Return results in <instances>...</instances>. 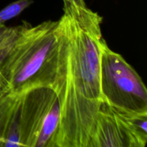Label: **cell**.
I'll return each instance as SVG.
<instances>
[{
	"label": "cell",
	"instance_id": "cell-1",
	"mask_svg": "<svg viewBox=\"0 0 147 147\" xmlns=\"http://www.w3.org/2000/svg\"><path fill=\"white\" fill-rule=\"evenodd\" d=\"M58 20V57L53 90L59 99L60 118L55 147H94L102 108L100 59L106 42L103 18L87 7L63 1Z\"/></svg>",
	"mask_w": 147,
	"mask_h": 147
},
{
	"label": "cell",
	"instance_id": "cell-2",
	"mask_svg": "<svg viewBox=\"0 0 147 147\" xmlns=\"http://www.w3.org/2000/svg\"><path fill=\"white\" fill-rule=\"evenodd\" d=\"M58 21L36 26L23 21L0 25V93L22 96L41 87L53 88L58 57Z\"/></svg>",
	"mask_w": 147,
	"mask_h": 147
},
{
	"label": "cell",
	"instance_id": "cell-3",
	"mask_svg": "<svg viewBox=\"0 0 147 147\" xmlns=\"http://www.w3.org/2000/svg\"><path fill=\"white\" fill-rule=\"evenodd\" d=\"M100 90L104 101L118 113L147 116V90L137 72L105 43L100 59Z\"/></svg>",
	"mask_w": 147,
	"mask_h": 147
},
{
	"label": "cell",
	"instance_id": "cell-4",
	"mask_svg": "<svg viewBox=\"0 0 147 147\" xmlns=\"http://www.w3.org/2000/svg\"><path fill=\"white\" fill-rule=\"evenodd\" d=\"M58 100L50 87L37 88L24 93L19 116L21 146H35L45 121Z\"/></svg>",
	"mask_w": 147,
	"mask_h": 147
},
{
	"label": "cell",
	"instance_id": "cell-5",
	"mask_svg": "<svg viewBox=\"0 0 147 147\" xmlns=\"http://www.w3.org/2000/svg\"><path fill=\"white\" fill-rule=\"evenodd\" d=\"M23 96L0 93V146H21L19 116Z\"/></svg>",
	"mask_w": 147,
	"mask_h": 147
},
{
	"label": "cell",
	"instance_id": "cell-6",
	"mask_svg": "<svg viewBox=\"0 0 147 147\" xmlns=\"http://www.w3.org/2000/svg\"><path fill=\"white\" fill-rule=\"evenodd\" d=\"M32 3V0H17L8 4L0 11V24H4L8 20L17 17Z\"/></svg>",
	"mask_w": 147,
	"mask_h": 147
},
{
	"label": "cell",
	"instance_id": "cell-7",
	"mask_svg": "<svg viewBox=\"0 0 147 147\" xmlns=\"http://www.w3.org/2000/svg\"><path fill=\"white\" fill-rule=\"evenodd\" d=\"M63 1H69V2L74 3V4L80 6V7H86L84 0H63Z\"/></svg>",
	"mask_w": 147,
	"mask_h": 147
}]
</instances>
